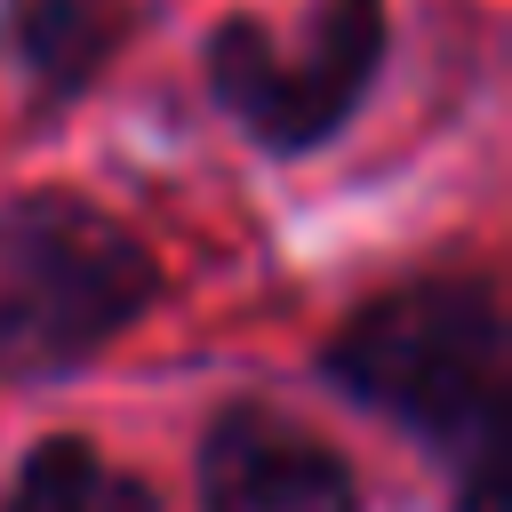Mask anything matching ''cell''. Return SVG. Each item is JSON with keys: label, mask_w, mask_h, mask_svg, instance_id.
Here are the masks:
<instances>
[{"label": "cell", "mask_w": 512, "mask_h": 512, "mask_svg": "<svg viewBox=\"0 0 512 512\" xmlns=\"http://www.w3.org/2000/svg\"><path fill=\"white\" fill-rule=\"evenodd\" d=\"M152 288L160 272L120 216L72 192L8 200L0 208V376L40 384L96 360L112 336L144 320Z\"/></svg>", "instance_id": "6da1fadb"}, {"label": "cell", "mask_w": 512, "mask_h": 512, "mask_svg": "<svg viewBox=\"0 0 512 512\" xmlns=\"http://www.w3.org/2000/svg\"><path fill=\"white\" fill-rule=\"evenodd\" d=\"M328 376L432 440L488 432L504 384V320L488 280H416L376 296L328 344Z\"/></svg>", "instance_id": "7a4b0ae2"}, {"label": "cell", "mask_w": 512, "mask_h": 512, "mask_svg": "<svg viewBox=\"0 0 512 512\" xmlns=\"http://www.w3.org/2000/svg\"><path fill=\"white\" fill-rule=\"evenodd\" d=\"M376 64H384L376 0H320L296 48H280L264 24H216V40H208V88L272 152H304V144L336 136L344 112L368 96Z\"/></svg>", "instance_id": "3957f363"}, {"label": "cell", "mask_w": 512, "mask_h": 512, "mask_svg": "<svg viewBox=\"0 0 512 512\" xmlns=\"http://www.w3.org/2000/svg\"><path fill=\"white\" fill-rule=\"evenodd\" d=\"M200 496H208V512H360L344 456L256 408H240L208 432Z\"/></svg>", "instance_id": "277c9868"}, {"label": "cell", "mask_w": 512, "mask_h": 512, "mask_svg": "<svg viewBox=\"0 0 512 512\" xmlns=\"http://www.w3.org/2000/svg\"><path fill=\"white\" fill-rule=\"evenodd\" d=\"M16 56L48 96H72L104 72L112 40H120V8L112 0H16Z\"/></svg>", "instance_id": "5b68a950"}, {"label": "cell", "mask_w": 512, "mask_h": 512, "mask_svg": "<svg viewBox=\"0 0 512 512\" xmlns=\"http://www.w3.org/2000/svg\"><path fill=\"white\" fill-rule=\"evenodd\" d=\"M8 512H152V496L88 440H40L8 488Z\"/></svg>", "instance_id": "8992f818"}, {"label": "cell", "mask_w": 512, "mask_h": 512, "mask_svg": "<svg viewBox=\"0 0 512 512\" xmlns=\"http://www.w3.org/2000/svg\"><path fill=\"white\" fill-rule=\"evenodd\" d=\"M464 512H504V440H496V424L480 432V456H472V488H464Z\"/></svg>", "instance_id": "52a82bcc"}]
</instances>
